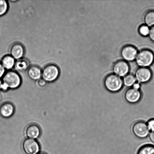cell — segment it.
<instances>
[{
  "instance_id": "6da1fadb",
  "label": "cell",
  "mask_w": 154,
  "mask_h": 154,
  "mask_svg": "<svg viewBox=\"0 0 154 154\" xmlns=\"http://www.w3.org/2000/svg\"><path fill=\"white\" fill-rule=\"evenodd\" d=\"M2 82L3 90H7L8 88L16 89L20 85L21 79L17 72L10 70L5 73L3 76Z\"/></svg>"
},
{
  "instance_id": "7a4b0ae2",
  "label": "cell",
  "mask_w": 154,
  "mask_h": 154,
  "mask_svg": "<svg viewBox=\"0 0 154 154\" xmlns=\"http://www.w3.org/2000/svg\"><path fill=\"white\" fill-rule=\"evenodd\" d=\"M104 85L109 91L115 93L121 90L123 86V81L120 77L112 74L106 77Z\"/></svg>"
},
{
  "instance_id": "3957f363",
  "label": "cell",
  "mask_w": 154,
  "mask_h": 154,
  "mask_svg": "<svg viewBox=\"0 0 154 154\" xmlns=\"http://www.w3.org/2000/svg\"><path fill=\"white\" fill-rule=\"evenodd\" d=\"M136 61L141 67H147L151 65L154 61V55L149 49H143L137 54Z\"/></svg>"
},
{
  "instance_id": "277c9868",
  "label": "cell",
  "mask_w": 154,
  "mask_h": 154,
  "mask_svg": "<svg viewBox=\"0 0 154 154\" xmlns=\"http://www.w3.org/2000/svg\"><path fill=\"white\" fill-rule=\"evenodd\" d=\"M60 70L55 65L51 64L45 66L42 70V78L46 82H52L58 78Z\"/></svg>"
},
{
  "instance_id": "5b68a950",
  "label": "cell",
  "mask_w": 154,
  "mask_h": 154,
  "mask_svg": "<svg viewBox=\"0 0 154 154\" xmlns=\"http://www.w3.org/2000/svg\"><path fill=\"white\" fill-rule=\"evenodd\" d=\"M132 130L134 135L140 139L146 138L150 133L147 124L141 121L137 122L134 124Z\"/></svg>"
},
{
  "instance_id": "8992f818",
  "label": "cell",
  "mask_w": 154,
  "mask_h": 154,
  "mask_svg": "<svg viewBox=\"0 0 154 154\" xmlns=\"http://www.w3.org/2000/svg\"><path fill=\"white\" fill-rule=\"evenodd\" d=\"M22 147L27 154H37L40 151V146L35 139L27 138L23 141Z\"/></svg>"
},
{
  "instance_id": "52a82bcc",
  "label": "cell",
  "mask_w": 154,
  "mask_h": 154,
  "mask_svg": "<svg viewBox=\"0 0 154 154\" xmlns=\"http://www.w3.org/2000/svg\"><path fill=\"white\" fill-rule=\"evenodd\" d=\"M152 73L147 67H141L135 72V77L139 82L145 83L148 82L151 79Z\"/></svg>"
},
{
  "instance_id": "ba28073f",
  "label": "cell",
  "mask_w": 154,
  "mask_h": 154,
  "mask_svg": "<svg viewBox=\"0 0 154 154\" xmlns=\"http://www.w3.org/2000/svg\"><path fill=\"white\" fill-rule=\"evenodd\" d=\"M141 97L142 94L140 91L133 88H130L125 92V99L129 103H137L139 102Z\"/></svg>"
},
{
  "instance_id": "9c48e42d",
  "label": "cell",
  "mask_w": 154,
  "mask_h": 154,
  "mask_svg": "<svg viewBox=\"0 0 154 154\" xmlns=\"http://www.w3.org/2000/svg\"><path fill=\"white\" fill-rule=\"evenodd\" d=\"M129 70V67L128 63L123 60L117 61L113 67L114 74L119 77L125 76L128 75Z\"/></svg>"
},
{
  "instance_id": "30bf717a",
  "label": "cell",
  "mask_w": 154,
  "mask_h": 154,
  "mask_svg": "<svg viewBox=\"0 0 154 154\" xmlns=\"http://www.w3.org/2000/svg\"><path fill=\"white\" fill-rule=\"evenodd\" d=\"M121 53L124 59L126 61H132L136 58L138 51L134 46L128 45L122 48Z\"/></svg>"
},
{
  "instance_id": "8fae6325",
  "label": "cell",
  "mask_w": 154,
  "mask_h": 154,
  "mask_svg": "<svg viewBox=\"0 0 154 154\" xmlns=\"http://www.w3.org/2000/svg\"><path fill=\"white\" fill-rule=\"evenodd\" d=\"M10 55L15 60L22 59L25 54V49L21 44L16 43L12 45L10 49Z\"/></svg>"
},
{
  "instance_id": "7c38bea8",
  "label": "cell",
  "mask_w": 154,
  "mask_h": 154,
  "mask_svg": "<svg viewBox=\"0 0 154 154\" xmlns=\"http://www.w3.org/2000/svg\"><path fill=\"white\" fill-rule=\"evenodd\" d=\"M41 131L40 128L37 125H29L25 130V134L29 138L35 139L40 136Z\"/></svg>"
},
{
  "instance_id": "4fadbf2b",
  "label": "cell",
  "mask_w": 154,
  "mask_h": 154,
  "mask_svg": "<svg viewBox=\"0 0 154 154\" xmlns=\"http://www.w3.org/2000/svg\"><path fill=\"white\" fill-rule=\"evenodd\" d=\"M14 111V106L10 103H5L0 107V114L4 118L10 117L13 115Z\"/></svg>"
},
{
  "instance_id": "5bb4252c",
  "label": "cell",
  "mask_w": 154,
  "mask_h": 154,
  "mask_svg": "<svg viewBox=\"0 0 154 154\" xmlns=\"http://www.w3.org/2000/svg\"><path fill=\"white\" fill-rule=\"evenodd\" d=\"M27 74L31 79L38 81L42 76V70L38 66H32L28 68Z\"/></svg>"
},
{
  "instance_id": "9a60e30c",
  "label": "cell",
  "mask_w": 154,
  "mask_h": 154,
  "mask_svg": "<svg viewBox=\"0 0 154 154\" xmlns=\"http://www.w3.org/2000/svg\"><path fill=\"white\" fill-rule=\"evenodd\" d=\"M16 61L10 55H7L3 57L1 60V64L4 68L10 70L14 67Z\"/></svg>"
},
{
  "instance_id": "2e32d148",
  "label": "cell",
  "mask_w": 154,
  "mask_h": 154,
  "mask_svg": "<svg viewBox=\"0 0 154 154\" xmlns=\"http://www.w3.org/2000/svg\"><path fill=\"white\" fill-rule=\"evenodd\" d=\"M29 65L28 60L22 58L16 62L14 67L15 69L18 71L22 72L28 69Z\"/></svg>"
},
{
  "instance_id": "e0dca14e",
  "label": "cell",
  "mask_w": 154,
  "mask_h": 154,
  "mask_svg": "<svg viewBox=\"0 0 154 154\" xmlns=\"http://www.w3.org/2000/svg\"><path fill=\"white\" fill-rule=\"evenodd\" d=\"M144 22L148 26H154V11H149L146 13L144 18Z\"/></svg>"
},
{
  "instance_id": "ac0fdd59",
  "label": "cell",
  "mask_w": 154,
  "mask_h": 154,
  "mask_svg": "<svg viewBox=\"0 0 154 154\" xmlns=\"http://www.w3.org/2000/svg\"><path fill=\"white\" fill-rule=\"evenodd\" d=\"M137 154H154V146L147 144L139 149Z\"/></svg>"
},
{
  "instance_id": "d6986e66",
  "label": "cell",
  "mask_w": 154,
  "mask_h": 154,
  "mask_svg": "<svg viewBox=\"0 0 154 154\" xmlns=\"http://www.w3.org/2000/svg\"><path fill=\"white\" fill-rule=\"evenodd\" d=\"M136 81L135 76L133 75L128 74L124 77L123 84L126 87H132Z\"/></svg>"
},
{
  "instance_id": "ffe728a7",
  "label": "cell",
  "mask_w": 154,
  "mask_h": 154,
  "mask_svg": "<svg viewBox=\"0 0 154 154\" xmlns=\"http://www.w3.org/2000/svg\"><path fill=\"white\" fill-rule=\"evenodd\" d=\"M8 8L7 2L5 0H0V16L5 14Z\"/></svg>"
},
{
  "instance_id": "44dd1931",
  "label": "cell",
  "mask_w": 154,
  "mask_h": 154,
  "mask_svg": "<svg viewBox=\"0 0 154 154\" xmlns=\"http://www.w3.org/2000/svg\"><path fill=\"white\" fill-rule=\"evenodd\" d=\"M150 28L147 25H141L139 28L138 31L140 35L143 36L148 35L150 32Z\"/></svg>"
},
{
  "instance_id": "7402d4cb",
  "label": "cell",
  "mask_w": 154,
  "mask_h": 154,
  "mask_svg": "<svg viewBox=\"0 0 154 154\" xmlns=\"http://www.w3.org/2000/svg\"><path fill=\"white\" fill-rule=\"evenodd\" d=\"M147 124L149 130L154 132V119H150Z\"/></svg>"
},
{
  "instance_id": "603a6c76",
  "label": "cell",
  "mask_w": 154,
  "mask_h": 154,
  "mask_svg": "<svg viewBox=\"0 0 154 154\" xmlns=\"http://www.w3.org/2000/svg\"><path fill=\"white\" fill-rule=\"evenodd\" d=\"M47 82L43 79H40L38 80L37 82L38 85L40 87H45L46 85Z\"/></svg>"
},
{
  "instance_id": "cb8c5ba5",
  "label": "cell",
  "mask_w": 154,
  "mask_h": 154,
  "mask_svg": "<svg viewBox=\"0 0 154 154\" xmlns=\"http://www.w3.org/2000/svg\"><path fill=\"white\" fill-rule=\"evenodd\" d=\"M149 35L151 40L154 42V26L151 28Z\"/></svg>"
},
{
  "instance_id": "d4e9b609",
  "label": "cell",
  "mask_w": 154,
  "mask_h": 154,
  "mask_svg": "<svg viewBox=\"0 0 154 154\" xmlns=\"http://www.w3.org/2000/svg\"><path fill=\"white\" fill-rule=\"evenodd\" d=\"M5 71V69L3 67L1 63H0V78L4 76Z\"/></svg>"
},
{
  "instance_id": "484cf974",
  "label": "cell",
  "mask_w": 154,
  "mask_h": 154,
  "mask_svg": "<svg viewBox=\"0 0 154 154\" xmlns=\"http://www.w3.org/2000/svg\"><path fill=\"white\" fill-rule=\"evenodd\" d=\"M141 85L139 83H135L132 86V88H134L136 89V90H139Z\"/></svg>"
},
{
  "instance_id": "4316f807",
  "label": "cell",
  "mask_w": 154,
  "mask_h": 154,
  "mask_svg": "<svg viewBox=\"0 0 154 154\" xmlns=\"http://www.w3.org/2000/svg\"><path fill=\"white\" fill-rule=\"evenodd\" d=\"M149 138H150L151 141L154 143V132H152L149 135Z\"/></svg>"
},
{
  "instance_id": "83f0119b",
  "label": "cell",
  "mask_w": 154,
  "mask_h": 154,
  "mask_svg": "<svg viewBox=\"0 0 154 154\" xmlns=\"http://www.w3.org/2000/svg\"><path fill=\"white\" fill-rule=\"evenodd\" d=\"M3 87V82L0 79V90L2 89Z\"/></svg>"
},
{
  "instance_id": "f1b7e54d",
  "label": "cell",
  "mask_w": 154,
  "mask_h": 154,
  "mask_svg": "<svg viewBox=\"0 0 154 154\" xmlns=\"http://www.w3.org/2000/svg\"><path fill=\"white\" fill-rule=\"evenodd\" d=\"M38 154H47L46 153H43V152H41V153H39Z\"/></svg>"
}]
</instances>
